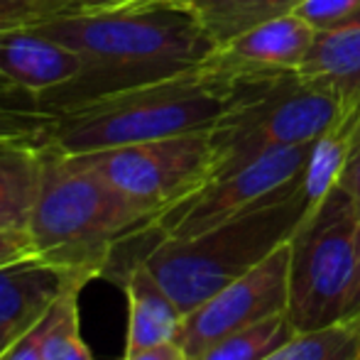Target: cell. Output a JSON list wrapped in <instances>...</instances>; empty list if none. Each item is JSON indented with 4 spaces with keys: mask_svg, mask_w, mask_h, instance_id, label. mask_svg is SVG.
I'll return each instance as SVG.
<instances>
[{
    "mask_svg": "<svg viewBox=\"0 0 360 360\" xmlns=\"http://www.w3.org/2000/svg\"><path fill=\"white\" fill-rule=\"evenodd\" d=\"M79 57L81 72L34 105L54 110L199 69L216 42L186 10L165 3L74 13L32 25Z\"/></svg>",
    "mask_w": 360,
    "mask_h": 360,
    "instance_id": "obj_1",
    "label": "cell"
},
{
    "mask_svg": "<svg viewBox=\"0 0 360 360\" xmlns=\"http://www.w3.org/2000/svg\"><path fill=\"white\" fill-rule=\"evenodd\" d=\"M155 216L118 191L81 157L44 145L42 176L30 216L32 255L94 280L118 245L147 231Z\"/></svg>",
    "mask_w": 360,
    "mask_h": 360,
    "instance_id": "obj_2",
    "label": "cell"
},
{
    "mask_svg": "<svg viewBox=\"0 0 360 360\" xmlns=\"http://www.w3.org/2000/svg\"><path fill=\"white\" fill-rule=\"evenodd\" d=\"M236 103V84L206 72L162 79L52 110L42 143L64 155L174 138L214 128Z\"/></svg>",
    "mask_w": 360,
    "mask_h": 360,
    "instance_id": "obj_3",
    "label": "cell"
},
{
    "mask_svg": "<svg viewBox=\"0 0 360 360\" xmlns=\"http://www.w3.org/2000/svg\"><path fill=\"white\" fill-rule=\"evenodd\" d=\"M307 211V196L299 189L277 204L196 236L157 238L147 228L145 236L150 243L135 262H143L186 316L218 289L231 285L285 245Z\"/></svg>",
    "mask_w": 360,
    "mask_h": 360,
    "instance_id": "obj_4",
    "label": "cell"
},
{
    "mask_svg": "<svg viewBox=\"0 0 360 360\" xmlns=\"http://www.w3.org/2000/svg\"><path fill=\"white\" fill-rule=\"evenodd\" d=\"M343 101L299 72L238 81L236 103L211 128L216 174L277 147L311 145L343 115Z\"/></svg>",
    "mask_w": 360,
    "mask_h": 360,
    "instance_id": "obj_5",
    "label": "cell"
},
{
    "mask_svg": "<svg viewBox=\"0 0 360 360\" xmlns=\"http://www.w3.org/2000/svg\"><path fill=\"white\" fill-rule=\"evenodd\" d=\"M360 211L341 186L304 214L289 238L287 316L297 331H316L351 316Z\"/></svg>",
    "mask_w": 360,
    "mask_h": 360,
    "instance_id": "obj_6",
    "label": "cell"
},
{
    "mask_svg": "<svg viewBox=\"0 0 360 360\" xmlns=\"http://www.w3.org/2000/svg\"><path fill=\"white\" fill-rule=\"evenodd\" d=\"M311 145L277 147L236 169L211 176L194 194L167 209L150 226V233L157 238L196 236L287 199L302 189Z\"/></svg>",
    "mask_w": 360,
    "mask_h": 360,
    "instance_id": "obj_7",
    "label": "cell"
},
{
    "mask_svg": "<svg viewBox=\"0 0 360 360\" xmlns=\"http://www.w3.org/2000/svg\"><path fill=\"white\" fill-rule=\"evenodd\" d=\"M76 157L94 167L128 199L150 211L155 221L204 186L216 172V145L211 128Z\"/></svg>",
    "mask_w": 360,
    "mask_h": 360,
    "instance_id": "obj_8",
    "label": "cell"
},
{
    "mask_svg": "<svg viewBox=\"0 0 360 360\" xmlns=\"http://www.w3.org/2000/svg\"><path fill=\"white\" fill-rule=\"evenodd\" d=\"M289 302V240L231 285L218 289L184 316L176 343L186 358L206 346L245 331L287 311Z\"/></svg>",
    "mask_w": 360,
    "mask_h": 360,
    "instance_id": "obj_9",
    "label": "cell"
},
{
    "mask_svg": "<svg viewBox=\"0 0 360 360\" xmlns=\"http://www.w3.org/2000/svg\"><path fill=\"white\" fill-rule=\"evenodd\" d=\"M314 37L311 25L297 13H287L216 44L201 67L231 84L292 74L307 59Z\"/></svg>",
    "mask_w": 360,
    "mask_h": 360,
    "instance_id": "obj_10",
    "label": "cell"
},
{
    "mask_svg": "<svg viewBox=\"0 0 360 360\" xmlns=\"http://www.w3.org/2000/svg\"><path fill=\"white\" fill-rule=\"evenodd\" d=\"M81 72L79 57L37 27L0 30V101L37 108L34 101Z\"/></svg>",
    "mask_w": 360,
    "mask_h": 360,
    "instance_id": "obj_11",
    "label": "cell"
},
{
    "mask_svg": "<svg viewBox=\"0 0 360 360\" xmlns=\"http://www.w3.org/2000/svg\"><path fill=\"white\" fill-rule=\"evenodd\" d=\"M74 275L81 272H67L37 255L0 265V333L10 341L22 336L49 311Z\"/></svg>",
    "mask_w": 360,
    "mask_h": 360,
    "instance_id": "obj_12",
    "label": "cell"
},
{
    "mask_svg": "<svg viewBox=\"0 0 360 360\" xmlns=\"http://www.w3.org/2000/svg\"><path fill=\"white\" fill-rule=\"evenodd\" d=\"M125 294H128L125 353L176 341L184 323V311L143 262H135L125 272Z\"/></svg>",
    "mask_w": 360,
    "mask_h": 360,
    "instance_id": "obj_13",
    "label": "cell"
},
{
    "mask_svg": "<svg viewBox=\"0 0 360 360\" xmlns=\"http://www.w3.org/2000/svg\"><path fill=\"white\" fill-rule=\"evenodd\" d=\"M39 138H0V228L27 231L42 176Z\"/></svg>",
    "mask_w": 360,
    "mask_h": 360,
    "instance_id": "obj_14",
    "label": "cell"
},
{
    "mask_svg": "<svg viewBox=\"0 0 360 360\" xmlns=\"http://www.w3.org/2000/svg\"><path fill=\"white\" fill-rule=\"evenodd\" d=\"M297 72L333 91L343 108L356 105L360 101V25L316 32Z\"/></svg>",
    "mask_w": 360,
    "mask_h": 360,
    "instance_id": "obj_15",
    "label": "cell"
},
{
    "mask_svg": "<svg viewBox=\"0 0 360 360\" xmlns=\"http://www.w3.org/2000/svg\"><path fill=\"white\" fill-rule=\"evenodd\" d=\"M150 3H165L186 10L209 32V37L221 44L265 20L294 13L304 0H150Z\"/></svg>",
    "mask_w": 360,
    "mask_h": 360,
    "instance_id": "obj_16",
    "label": "cell"
},
{
    "mask_svg": "<svg viewBox=\"0 0 360 360\" xmlns=\"http://www.w3.org/2000/svg\"><path fill=\"white\" fill-rule=\"evenodd\" d=\"M360 314L316 331H299L262 360H358Z\"/></svg>",
    "mask_w": 360,
    "mask_h": 360,
    "instance_id": "obj_17",
    "label": "cell"
},
{
    "mask_svg": "<svg viewBox=\"0 0 360 360\" xmlns=\"http://www.w3.org/2000/svg\"><path fill=\"white\" fill-rule=\"evenodd\" d=\"M299 333L289 321L287 311L267 319V321L250 326L245 331L231 333L221 341L206 346L204 351L194 353L186 360H262L267 353L280 348L289 338Z\"/></svg>",
    "mask_w": 360,
    "mask_h": 360,
    "instance_id": "obj_18",
    "label": "cell"
},
{
    "mask_svg": "<svg viewBox=\"0 0 360 360\" xmlns=\"http://www.w3.org/2000/svg\"><path fill=\"white\" fill-rule=\"evenodd\" d=\"M91 277L74 275L64 292L52 304L47 338H44V360H94L79 328V294Z\"/></svg>",
    "mask_w": 360,
    "mask_h": 360,
    "instance_id": "obj_19",
    "label": "cell"
},
{
    "mask_svg": "<svg viewBox=\"0 0 360 360\" xmlns=\"http://www.w3.org/2000/svg\"><path fill=\"white\" fill-rule=\"evenodd\" d=\"M294 13L316 32L360 25V0H304Z\"/></svg>",
    "mask_w": 360,
    "mask_h": 360,
    "instance_id": "obj_20",
    "label": "cell"
},
{
    "mask_svg": "<svg viewBox=\"0 0 360 360\" xmlns=\"http://www.w3.org/2000/svg\"><path fill=\"white\" fill-rule=\"evenodd\" d=\"M52 110L30 108L10 101H0V138H44Z\"/></svg>",
    "mask_w": 360,
    "mask_h": 360,
    "instance_id": "obj_21",
    "label": "cell"
},
{
    "mask_svg": "<svg viewBox=\"0 0 360 360\" xmlns=\"http://www.w3.org/2000/svg\"><path fill=\"white\" fill-rule=\"evenodd\" d=\"M62 15L72 13L57 0H0V30L32 27Z\"/></svg>",
    "mask_w": 360,
    "mask_h": 360,
    "instance_id": "obj_22",
    "label": "cell"
},
{
    "mask_svg": "<svg viewBox=\"0 0 360 360\" xmlns=\"http://www.w3.org/2000/svg\"><path fill=\"white\" fill-rule=\"evenodd\" d=\"M49 319H52V307L37 323H32L22 336H18L5 348L0 360H44V338H47Z\"/></svg>",
    "mask_w": 360,
    "mask_h": 360,
    "instance_id": "obj_23",
    "label": "cell"
},
{
    "mask_svg": "<svg viewBox=\"0 0 360 360\" xmlns=\"http://www.w3.org/2000/svg\"><path fill=\"white\" fill-rule=\"evenodd\" d=\"M32 255V240L27 231H5L0 228V265Z\"/></svg>",
    "mask_w": 360,
    "mask_h": 360,
    "instance_id": "obj_24",
    "label": "cell"
},
{
    "mask_svg": "<svg viewBox=\"0 0 360 360\" xmlns=\"http://www.w3.org/2000/svg\"><path fill=\"white\" fill-rule=\"evenodd\" d=\"M69 13H103V10H118V8H133L150 0H57Z\"/></svg>",
    "mask_w": 360,
    "mask_h": 360,
    "instance_id": "obj_25",
    "label": "cell"
},
{
    "mask_svg": "<svg viewBox=\"0 0 360 360\" xmlns=\"http://www.w3.org/2000/svg\"><path fill=\"white\" fill-rule=\"evenodd\" d=\"M338 186L351 194V199L356 201V206L360 211V138H358L356 147H353V155H351V160H348L346 169H343Z\"/></svg>",
    "mask_w": 360,
    "mask_h": 360,
    "instance_id": "obj_26",
    "label": "cell"
},
{
    "mask_svg": "<svg viewBox=\"0 0 360 360\" xmlns=\"http://www.w3.org/2000/svg\"><path fill=\"white\" fill-rule=\"evenodd\" d=\"M123 360H186V353L179 348V343H160V346L143 348V351L125 353Z\"/></svg>",
    "mask_w": 360,
    "mask_h": 360,
    "instance_id": "obj_27",
    "label": "cell"
},
{
    "mask_svg": "<svg viewBox=\"0 0 360 360\" xmlns=\"http://www.w3.org/2000/svg\"><path fill=\"white\" fill-rule=\"evenodd\" d=\"M356 285H353V299H351V316L360 314V223H358V236H356Z\"/></svg>",
    "mask_w": 360,
    "mask_h": 360,
    "instance_id": "obj_28",
    "label": "cell"
},
{
    "mask_svg": "<svg viewBox=\"0 0 360 360\" xmlns=\"http://www.w3.org/2000/svg\"><path fill=\"white\" fill-rule=\"evenodd\" d=\"M10 343H13V341H10V338L5 336V333H0V356H3V353H5V348H8Z\"/></svg>",
    "mask_w": 360,
    "mask_h": 360,
    "instance_id": "obj_29",
    "label": "cell"
},
{
    "mask_svg": "<svg viewBox=\"0 0 360 360\" xmlns=\"http://www.w3.org/2000/svg\"><path fill=\"white\" fill-rule=\"evenodd\" d=\"M358 360H360V356H358Z\"/></svg>",
    "mask_w": 360,
    "mask_h": 360,
    "instance_id": "obj_30",
    "label": "cell"
}]
</instances>
